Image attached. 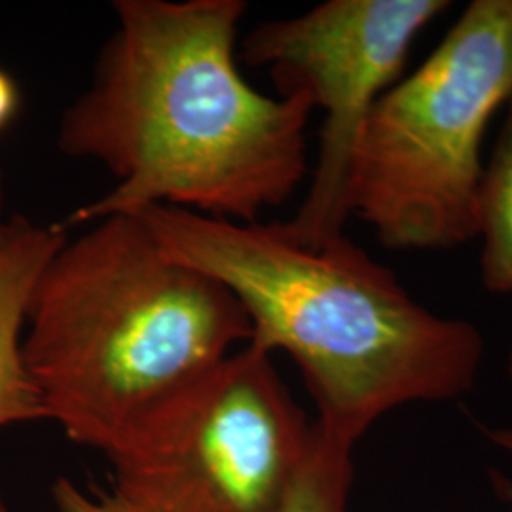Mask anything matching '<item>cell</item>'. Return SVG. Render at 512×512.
I'll return each instance as SVG.
<instances>
[{
	"mask_svg": "<svg viewBox=\"0 0 512 512\" xmlns=\"http://www.w3.org/2000/svg\"><path fill=\"white\" fill-rule=\"evenodd\" d=\"M509 374H511V378H512V349H511V353H509Z\"/></svg>",
	"mask_w": 512,
	"mask_h": 512,
	"instance_id": "obj_15",
	"label": "cell"
},
{
	"mask_svg": "<svg viewBox=\"0 0 512 512\" xmlns=\"http://www.w3.org/2000/svg\"><path fill=\"white\" fill-rule=\"evenodd\" d=\"M486 433H488L490 439L494 440L495 444H499L503 450H507V452H511L512 454V427H507V429H494V431H486ZM499 486H503V494L509 495L512 499V484L501 480Z\"/></svg>",
	"mask_w": 512,
	"mask_h": 512,
	"instance_id": "obj_12",
	"label": "cell"
},
{
	"mask_svg": "<svg viewBox=\"0 0 512 512\" xmlns=\"http://www.w3.org/2000/svg\"><path fill=\"white\" fill-rule=\"evenodd\" d=\"M67 234L14 217L0 243V429L48 420L23 361L25 315L33 287Z\"/></svg>",
	"mask_w": 512,
	"mask_h": 512,
	"instance_id": "obj_7",
	"label": "cell"
},
{
	"mask_svg": "<svg viewBox=\"0 0 512 512\" xmlns=\"http://www.w3.org/2000/svg\"><path fill=\"white\" fill-rule=\"evenodd\" d=\"M57 512H139L112 490L80 486L71 478H59L52 486Z\"/></svg>",
	"mask_w": 512,
	"mask_h": 512,
	"instance_id": "obj_10",
	"label": "cell"
},
{
	"mask_svg": "<svg viewBox=\"0 0 512 512\" xmlns=\"http://www.w3.org/2000/svg\"><path fill=\"white\" fill-rule=\"evenodd\" d=\"M21 109V92L18 82L0 69V133L12 126Z\"/></svg>",
	"mask_w": 512,
	"mask_h": 512,
	"instance_id": "obj_11",
	"label": "cell"
},
{
	"mask_svg": "<svg viewBox=\"0 0 512 512\" xmlns=\"http://www.w3.org/2000/svg\"><path fill=\"white\" fill-rule=\"evenodd\" d=\"M249 340L251 323L222 283L169 255L139 217L112 215L48 260L21 351L48 420L107 456Z\"/></svg>",
	"mask_w": 512,
	"mask_h": 512,
	"instance_id": "obj_3",
	"label": "cell"
},
{
	"mask_svg": "<svg viewBox=\"0 0 512 512\" xmlns=\"http://www.w3.org/2000/svg\"><path fill=\"white\" fill-rule=\"evenodd\" d=\"M92 84L65 112L59 148L116 179L55 224L150 207L260 222L308 173L310 99L270 97L239 71L243 0H118Z\"/></svg>",
	"mask_w": 512,
	"mask_h": 512,
	"instance_id": "obj_1",
	"label": "cell"
},
{
	"mask_svg": "<svg viewBox=\"0 0 512 512\" xmlns=\"http://www.w3.org/2000/svg\"><path fill=\"white\" fill-rule=\"evenodd\" d=\"M6 230H8V222H2V173H0V243L4 241Z\"/></svg>",
	"mask_w": 512,
	"mask_h": 512,
	"instance_id": "obj_13",
	"label": "cell"
},
{
	"mask_svg": "<svg viewBox=\"0 0 512 512\" xmlns=\"http://www.w3.org/2000/svg\"><path fill=\"white\" fill-rule=\"evenodd\" d=\"M0 512H14L12 511V507L8 505V501H6V497L0 494Z\"/></svg>",
	"mask_w": 512,
	"mask_h": 512,
	"instance_id": "obj_14",
	"label": "cell"
},
{
	"mask_svg": "<svg viewBox=\"0 0 512 512\" xmlns=\"http://www.w3.org/2000/svg\"><path fill=\"white\" fill-rule=\"evenodd\" d=\"M171 256L236 296L251 344L287 353L317 406V425L349 446L387 412L446 403L475 385V325L418 304L346 236L308 247L285 222L241 224L177 207L139 215Z\"/></svg>",
	"mask_w": 512,
	"mask_h": 512,
	"instance_id": "obj_2",
	"label": "cell"
},
{
	"mask_svg": "<svg viewBox=\"0 0 512 512\" xmlns=\"http://www.w3.org/2000/svg\"><path fill=\"white\" fill-rule=\"evenodd\" d=\"M349 446L315 423V440L281 512H348L353 478Z\"/></svg>",
	"mask_w": 512,
	"mask_h": 512,
	"instance_id": "obj_9",
	"label": "cell"
},
{
	"mask_svg": "<svg viewBox=\"0 0 512 512\" xmlns=\"http://www.w3.org/2000/svg\"><path fill=\"white\" fill-rule=\"evenodd\" d=\"M511 93L512 0H475L370 110L351 160L349 215L395 251L476 239L482 145Z\"/></svg>",
	"mask_w": 512,
	"mask_h": 512,
	"instance_id": "obj_4",
	"label": "cell"
},
{
	"mask_svg": "<svg viewBox=\"0 0 512 512\" xmlns=\"http://www.w3.org/2000/svg\"><path fill=\"white\" fill-rule=\"evenodd\" d=\"M476 238L482 239L480 277L495 294H512V93L478 192Z\"/></svg>",
	"mask_w": 512,
	"mask_h": 512,
	"instance_id": "obj_8",
	"label": "cell"
},
{
	"mask_svg": "<svg viewBox=\"0 0 512 512\" xmlns=\"http://www.w3.org/2000/svg\"><path fill=\"white\" fill-rule=\"evenodd\" d=\"M313 440L272 353L249 342L110 450L112 492L139 512H281Z\"/></svg>",
	"mask_w": 512,
	"mask_h": 512,
	"instance_id": "obj_5",
	"label": "cell"
},
{
	"mask_svg": "<svg viewBox=\"0 0 512 512\" xmlns=\"http://www.w3.org/2000/svg\"><path fill=\"white\" fill-rule=\"evenodd\" d=\"M448 6V0H327L296 18L264 21L243 40V61L266 71L279 97L304 95L325 114L308 194L285 222L302 245L344 236L361 129L397 84L416 37Z\"/></svg>",
	"mask_w": 512,
	"mask_h": 512,
	"instance_id": "obj_6",
	"label": "cell"
}]
</instances>
